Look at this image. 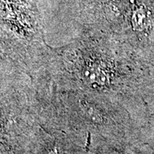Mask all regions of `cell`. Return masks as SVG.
I'll list each match as a JSON object with an SVG mask.
<instances>
[{"instance_id":"6da1fadb","label":"cell","mask_w":154,"mask_h":154,"mask_svg":"<svg viewBox=\"0 0 154 154\" xmlns=\"http://www.w3.org/2000/svg\"><path fill=\"white\" fill-rule=\"evenodd\" d=\"M40 124L61 131L86 150L94 142L117 140L122 134L119 103L103 96L34 81Z\"/></svg>"}]
</instances>
